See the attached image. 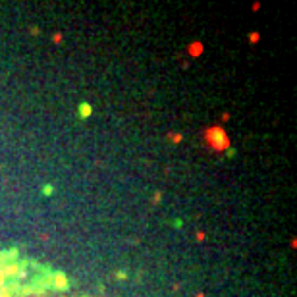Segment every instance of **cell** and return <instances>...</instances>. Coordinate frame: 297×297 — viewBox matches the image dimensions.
<instances>
[{
	"mask_svg": "<svg viewBox=\"0 0 297 297\" xmlns=\"http://www.w3.org/2000/svg\"><path fill=\"white\" fill-rule=\"evenodd\" d=\"M64 274L16 257H0V297H66Z\"/></svg>",
	"mask_w": 297,
	"mask_h": 297,
	"instance_id": "1",
	"label": "cell"
}]
</instances>
